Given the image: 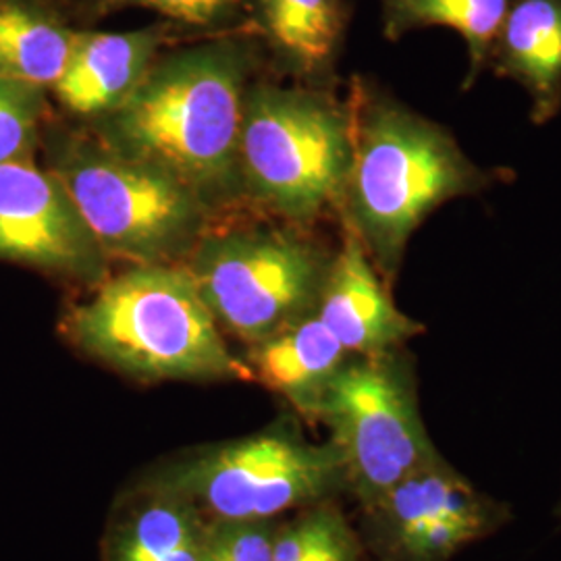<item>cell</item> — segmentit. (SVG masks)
Wrapping results in <instances>:
<instances>
[{"label": "cell", "instance_id": "cell-1", "mask_svg": "<svg viewBox=\"0 0 561 561\" xmlns=\"http://www.w3.org/2000/svg\"><path fill=\"white\" fill-rule=\"evenodd\" d=\"M256 53L219 38L159 55L117 108L83 123L121 154L187 183L225 219L241 210L240 129Z\"/></svg>", "mask_w": 561, "mask_h": 561}, {"label": "cell", "instance_id": "cell-2", "mask_svg": "<svg viewBox=\"0 0 561 561\" xmlns=\"http://www.w3.org/2000/svg\"><path fill=\"white\" fill-rule=\"evenodd\" d=\"M352 161L337 219L362 241L385 283L398 279L408 241L445 202L477 196L512 171L482 169L435 121L375 81L354 78L347 94Z\"/></svg>", "mask_w": 561, "mask_h": 561}, {"label": "cell", "instance_id": "cell-3", "mask_svg": "<svg viewBox=\"0 0 561 561\" xmlns=\"http://www.w3.org/2000/svg\"><path fill=\"white\" fill-rule=\"evenodd\" d=\"M59 333L88 360L134 381H252L181 262L125 264L67 306Z\"/></svg>", "mask_w": 561, "mask_h": 561}, {"label": "cell", "instance_id": "cell-4", "mask_svg": "<svg viewBox=\"0 0 561 561\" xmlns=\"http://www.w3.org/2000/svg\"><path fill=\"white\" fill-rule=\"evenodd\" d=\"M41 154L111 262L180 264L222 221L187 183L121 154L85 125L50 121Z\"/></svg>", "mask_w": 561, "mask_h": 561}, {"label": "cell", "instance_id": "cell-5", "mask_svg": "<svg viewBox=\"0 0 561 561\" xmlns=\"http://www.w3.org/2000/svg\"><path fill=\"white\" fill-rule=\"evenodd\" d=\"M350 161V106L331 88L250 83L238 154L248 208L266 219L314 227L337 215Z\"/></svg>", "mask_w": 561, "mask_h": 561}, {"label": "cell", "instance_id": "cell-6", "mask_svg": "<svg viewBox=\"0 0 561 561\" xmlns=\"http://www.w3.org/2000/svg\"><path fill=\"white\" fill-rule=\"evenodd\" d=\"M138 486L173 493L208 520H277L347 495L337 449L331 442H310L296 416L183 451L148 470Z\"/></svg>", "mask_w": 561, "mask_h": 561}, {"label": "cell", "instance_id": "cell-7", "mask_svg": "<svg viewBox=\"0 0 561 561\" xmlns=\"http://www.w3.org/2000/svg\"><path fill=\"white\" fill-rule=\"evenodd\" d=\"M335 250L312 227L217 222L181 262L222 333L256 345L317 312Z\"/></svg>", "mask_w": 561, "mask_h": 561}, {"label": "cell", "instance_id": "cell-8", "mask_svg": "<svg viewBox=\"0 0 561 561\" xmlns=\"http://www.w3.org/2000/svg\"><path fill=\"white\" fill-rule=\"evenodd\" d=\"M340 454L347 495L362 510L442 456L424 424L414 356H350L329 385L319 421Z\"/></svg>", "mask_w": 561, "mask_h": 561}, {"label": "cell", "instance_id": "cell-9", "mask_svg": "<svg viewBox=\"0 0 561 561\" xmlns=\"http://www.w3.org/2000/svg\"><path fill=\"white\" fill-rule=\"evenodd\" d=\"M362 512V541L377 561H451L512 520L507 503L477 489L443 454Z\"/></svg>", "mask_w": 561, "mask_h": 561}, {"label": "cell", "instance_id": "cell-10", "mask_svg": "<svg viewBox=\"0 0 561 561\" xmlns=\"http://www.w3.org/2000/svg\"><path fill=\"white\" fill-rule=\"evenodd\" d=\"M0 262L81 289L113 273L65 185L36 161L0 164Z\"/></svg>", "mask_w": 561, "mask_h": 561}, {"label": "cell", "instance_id": "cell-11", "mask_svg": "<svg viewBox=\"0 0 561 561\" xmlns=\"http://www.w3.org/2000/svg\"><path fill=\"white\" fill-rule=\"evenodd\" d=\"M317 317L350 356L400 350L426 331L421 321L398 308L391 287L345 222H341L340 248L322 285Z\"/></svg>", "mask_w": 561, "mask_h": 561}, {"label": "cell", "instance_id": "cell-12", "mask_svg": "<svg viewBox=\"0 0 561 561\" xmlns=\"http://www.w3.org/2000/svg\"><path fill=\"white\" fill-rule=\"evenodd\" d=\"M167 41L164 25L134 32L78 30L69 60L48 94L83 123L99 119L138 88Z\"/></svg>", "mask_w": 561, "mask_h": 561}, {"label": "cell", "instance_id": "cell-13", "mask_svg": "<svg viewBox=\"0 0 561 561\" xmlns=\"http://www.w3.org/2000/svg\"><path fill=\"white\" fill-rule=\"evenodd\" d=\"M347 358L345 347L314 312L250 345L243 360L252 381L280 396L296 416L317 424L324 393Z\"/></svg>", "mask_w": 561, "mask_h": 561}, {"label": "cell", "instance_id": "cell-14", "mask_svg": "<svg viewBox=\"0 0 561 561\" xmlns=\"http://www.w3.org/2000/svg\"><path fill=\"white\" fill-rule=\"evenodd\" d=\"M486 69L520 83L537 125L553 119L561 111V0H512Z\"/></svg>", "mask_w": 561, "mask_h": 561}, {"label": "cell", "instance_id": "cell-15", "mask_svg": "<svg viewBox=\"0 0 561 561\" xmlns=\"http://www.w3.org/2000/svg\"><path fill=\"white\" fill-rule=\"evenodd\" d=\"M248 11L280 69L301 85L331 88L350 18L345 0H250Z\"/></svg>", "mask_w": 561, "mask_h": 561}, {"label": "cell", "instance_id": "cell-16", "mask_svg": "<svg viewBox=\"0 0 561 561\" xmlns=\"http://www.w3.org/2000/svg\"><path fill=\"white\" fill-rule=\"evenodd\" d=\"M208 518L173 493L136 486L106 530V561H202Z\"/></svg>", "mask_w": 561, "mask_h": 561}, {"label": "cell", "instance_id": "cell-17", "mask_svg": "<svg viewBox=\"0 0 561 561\" xmlns=\"http://www.w3.org/2000/svg\"><path fill=\"white\" fill-rule=\"evenodd\" d=\"M76 34L53 0H0V80L50 90L69 60Z\"/></svg>", "mask_w": 561, "mask_h": 561}, {"label": "cell", "instance_id": "cell-18", "mask_svg": "<svg viewBox=\"0 0 561 561\" xmlns=\"http://www.w3.org/2000/svg\"><path fill=\"white\" fill-rule=\"evenodd\" d=\"M382 34L391 42L422 27H449L458 32L470 57L461 85L468 92L486 69L491 46L502 30L512 0H379Z\"/></svg>", "mask_w": 561, "mask_h": 561}, {"label": "cell", "instance_id": "cell-19", "mask_svg": "<svg viewBox=\"0 0 561 561\" xmlns=\"http://www.w3.org/2000/svg\"><path fill=\"white\" fill-rule=\"evenodd\" d=\"M273 561H370V553L337 500H329L279 522Z\"/></svg>", "mask_w": 561, "mask_h": 561}, {"label": "cell", "instance_id": "cell-20", "mask_svg": "<svg viewBox=\"0 0 561 561\" xmlns=\"http://www.w3.org/2000/svg\"><path fill=\"white\" fill-rule=\"evenodd\" d=\"M53 119L48 90L0 80V164L36 161L44 131Z\"/></svg>", "mask_w": 561, "mask_h": 561}, {"label": "cell", "instance_id": "cell-21", "mask_svg": "<svg viewBox=\"0 0 561 561\" xmlns=\"http://www.w3.org/2000/svg\"><path fill=\"white\" fill-rule=\"evenodd\" d=\"M279 520H208L202 561H273Z\"/></svg>", "mask_w": 561, "mask_h": 561}, {"label": "cell", "instance_id": "cell-22", "mask_svg": "<svg viewBox=\"0 0 561 561\" xmlns=\"http://www.w3.org/2000/svg\"><path fill=\"white\" fill-rule=\"evenodd\" d=\"M92 7L101 13L131 7L148 9L180 25L213 30L248 11L250 0H92Z\"/></svg>", "mask_w": 561, "mask_h": 561}, {"label": "cell", "instance_id": "cell-23", "mask_svg": "<svg viewBox=\"0 0 561 561\" xmlns=\"http://www.w3.org/2000/svg\"><path fill=\"white\" fill-rule=\"evenodd\" d=\"M553 516L558 518V522L561 524V495L560 500H558V505H556V510H553Z\"/></svg>", "mask_w": 561, "mask_h": 561}]
</instances>
